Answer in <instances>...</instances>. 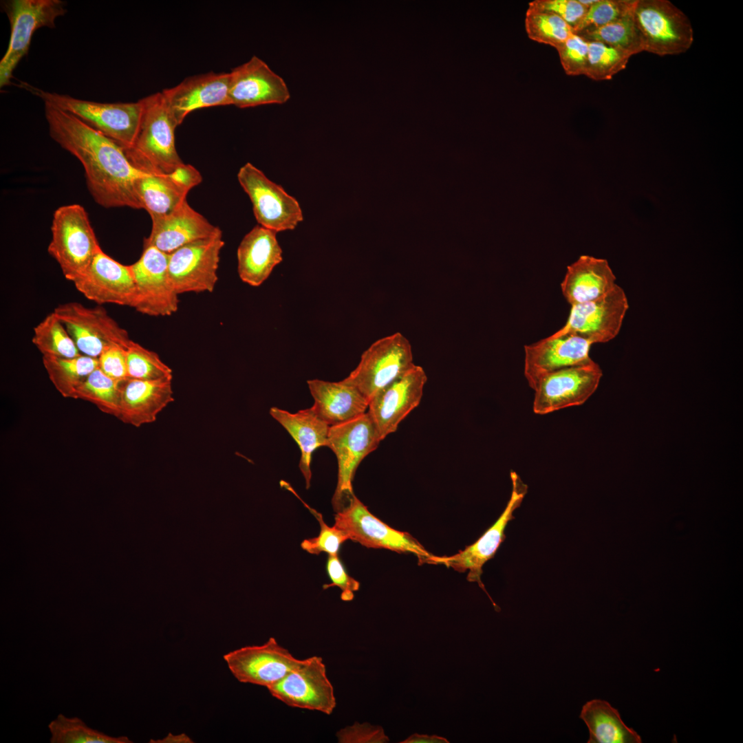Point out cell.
Returning a JSON list of instances; mask_svg holds the SVG:
<instances>
[{"label":"cell","mask_w":743,"mask_h":743,"mask_svg":"<svg viewBox=\"0 0 743 743\" xmlns=\"http://www.w3.org/2000/svg\"><path fill=\"white\" fill-rule=\"evenodd\" d=\"M326 570L331 583L324 584L323 590L334 586L338 587L341 590V599L342 601H352L354 598V592L360 588V583L348 574L338 554L328 555Z\"/></svg>","instance_id":"ee69618b"},{"label":"cell","mask_w":743,"mask_h":743,"mask_svg":"<svg viewBox=\"0 0 743 743\" xmlns=\"http://www.w3.org/2000/svg\"><path fill=\"white\" fill-rule=\"evenodd\" d=\"M128 378L138 380L171 379V369L154 352L131 340L125 347Z\"/></svg>","instance_id":"f35d334b"},{"label":"cell","mask_w":743,"mask_h":743,"mask_svg":"<svg viewBox=\"0 0 743 743\" xmlns=\"http://www.w3.org/2000/svg\"><path fill=\"white\" fill-rule=\"evenodd\" d=\"M307 383L314 399L311 407L330 427L352 420L368 409L369 400L355 386L343 380L312 379Z\"/></svg>","instance_id":"4316f807"},{"label":"cell","mask_w":743,"mask_h":743,"mask_svg":"<svg viewBox=\"0 0 743 743\" xmlns=\"http://www.w3.org/2000/svg\"><path fill=\"white\" fill-rule=\"evenodd\" d=\"M341 743H384L389 741L381 726H372L369 723L356 722L336 733Z\"/></svg>","instance_id":"f6af8a7d"},{"label":"cell","mask_w":743,"mask_h":743,"mask_svg":"<svg viewBox=\"0 0 743 743\" xmlns=\"http://www.w3.org/2000/svg\"><path fill=\"white\" fill-rule=\"evenodd\" d=\"M229 78V73L209 72L190 76L162 90L166 106L177 125L195 110L230 105Z\"/></svg>","instance_id":"cb8c5ba5"},{"label":"cell","mask_w":743,"mask_h":743,"mask_svg":"<svg viewBox=\"0 0 743 743\" xmlns=\"http://www.w3.org/2000/svg\"><path fill=\"white\" fill-rule=\"evenodd\" d=\"M121 380L108 376L97 367L77 387L72 398L90 402L101 411L118 418Z\"/></svg>","instance_id":"836d02e7"},{"label":"cell","mask_w":743,"mask_h":743,"mask_svg":"<svg viewBox=\"0 0 743 743\" xmlns=\"http://www.w3.org/2000/svg\"><path fill=\"white\" fill-rule=\"evenodd\" d=\"M2 5L10 21V37L0 61L1 88L11 84L14 70L28 54L36 30L54 28L56 19L67 12L61 0H10Z\"/></svg>","instance_id":"52a82bcc"},{"label":"cell","mask_w":743,"mask_h":743,"mask_svg":"<svg viewBox=\"0 0 743 743\" xmlns=\"http://www.w3.org/2000/svg\"><path fill=\"white\" fill-rule=\"evenodd\" d=\"M285 704L330 715L336 706L334 687L321 657L313 656L267 689Z\"/></svg>","instance_id":"9a60e30c"},{"label":"cell","mask_w":743,"mask_h":743,"mask_svg":"<svg viewBox=\"0 0 743 743\" xmlns=\"http://www.w3.org/2000/svg\"><path fill=\"white\" fill-rule=\"evenodd\" d=\"M525 28L530 39L555 49L574 33L572 28L555 14L529 7Z\"/></svg>","instance_id":"8d00e7d4"},{"label":"cell","mask_w":743,"mask_h":743,"mask_svg":"<svg viewBox=\"0 0 743 743\" xmlns=\"http://www.w3.org/2000/svg\"><path fill=\"white\" fill-rule=\"evenodd\" d=\"M72 283L80 294L98 305L133 308L136 299V285L130 265L117 261L102 248L82 275Z\"/></svg>","instance_id":"d6986e66"},{"label":"cell","mask_w":743,"mask_h":743,"mask_svg":"<svg viewBox=\"0 0 743 743\" xmlns=\"http://www.w3.org/2000/svg\"><path fill=\"white\" fill-rule=\"evenodd\" d=\"M53 312L63 323L80 353L98 358L112 345L126 347L128 332L100 305L87 307L72 301L58 305Z\"/></svg>","instance_id":"30bf717a"},{"label":"cell","mask_w":743,"mask_h":743,"mask_svg":"<svg viewBox=\"0 0 743 743\" xmlns=\"http://www.w3.org/2000/svg\"><path fill=\"white\" fill-rule=\"evenodd\" d=\"M51 233L47 252L65 278L73 282L101 249L86 210L78 204L58 207L53 214Z\"/></svg>","instance_id":"277c9868"},{"label":"cell","mask_w":743,"mask_h":743,"mask_svg":"<svg viewBox=\"0 0 743 743\" xmlns=\"http://www.w3.org/2000/svg\"><path fill=\"white\" fill-rule=\"evenodd\" d=\"M202 181L200 173L184 163L170 173H145L137 188L141 208L151 217L166 214L186 200L189 191Z\"/></svg>","instance_id":"d4e9b609"},{"label":"cell","mask_w":743,"mask_h":743,"mask_svg":"<svg viewBox=\"0 0 743 743\" xmlns=\"http://www.w3.org/2000/svg\"><path fill=\"white\" fill-rule=\"evenodd\" d=\"M631 56L621 49L597 41H588L585 75L594 80H610L626 67Z\"/></svg>","instance_id":"74e56055"},{"label":"cell","mask_w":743,"mask_h":743,"mask_svg":"<svg viewBox=\"0 0 743 743\" xmlns=\"http://www.w3.org/2000/svg\"><path fill=\"white\" fill-rule=\"evenodd\" d=\"M565 72L570 76L585 75L588 41L574 33L556 48Z\"/></svg>","instance_id":"b9f144b4"},{"label":"cell","mask_w":743,"mask_h":743,"mask_svg":"<svg viewBox=\"0 0 743 743\" xmlns=\"http://www.w3.org/2000/svg\"><path fill=\"white\" fill-rule=\"evenodd\" d=\"M19 85L42 99L45 104L76 117L125 150L133 147L143 114L142 99L133 103H98L50 92L24 82Z\"/></svg>","instance_id":"7a4b0ae2"},{"label":"cell","mask_w":743,"mask_h":743,"mask_svg":"<svg viewBox=\"0 0 743 743\" xmlns=\"http://www.w3.org/2000/svg\"><path fill=\"white\" fill-rule=\"evenodd\" d=\"M98 360V367L108 376L118 380L128 378L125 347L110 345L102 352Z\"/></svg>","instance_id":"bcb514c9"},{"label":"cell","mask_w":743,"mask_h":743,"mask_svg":"<svg viewBox=\"0 0 743 743\" xmlns=\"http://www.w3.org/2000/svg\"><path fill=\"white\" fill-rule=\"evenodd\" d=\"M579 717L589 729L588 743L642 742L640 735L623 722L618 710L605 700L588 701Z\"/></svg>","instance_id":"4dcf8cb0"},{"label":"cell","mask_w":743,"mask_h":743,"mask_svg":"<svg viewBox=\"0 0 743 743\" xmlns=\"http://www.w3.org/2000/svg\"><path fill=\"white\" fill-rule=\"evenodd\" d=\"M633 18L644 51L659 56L687 52L693 41L691 23L667 0H636Z\"/></svg>","instance_id":"8992f818"},{"label":"cell","mask_w":743,"mask_h":743,"mask_svg":"<svg viewBox=\"0 0 743 743\" xmlns=\"http://www.w3.org/2000/svg\"><path fill=\"white\" fill-rule=\"evenodd\" d=\"M229 76L230 102L237 107L281 105L290 98L284 80L256 56L233 68Z\"/></svg>","instance_id":"44dd1931"},{"label":"cell","mask_w":743,"mask_h":743,"mask_svg":"<svg viewBox=\"0 0 743 743\" xmlns=\"http://www.w3.org/2000/svg\"><path fill=\"white\" fill-rule=\"evenodd\" d=\"M628 308L624 290L616 284L595 300L571 306L565 325L553 334H573L592 344L609 342L618 334Z\"/></svg>","instance_id":"2e32d148"},{"label":"cell","mask_w":743,"mask_h":743,"mask_svg":"<svg viewBox=\"0 0 743 743\" xmlns=\"http://www.w3.org/2000/svg\"><path fill=\"white\" fill-rule=\"evenodd\" d=\"M237 179L250 199L260 226L277 233L294 230L303 221L298 201L251 163L239 169Z\"/></svg>","instance_id":"7c38bea8"},{"label":"cell","mask_w":743,"mask_h":743,"mask_svg":"<svg viewBox=\"0 0 743 743\" xmlns=\"http://www.w3.org/2000/svg\"><path fill=\"white\" fill-rule=\"evenodd\" d=\"M51 743H129L126 736L112 737L89 727L81 719L59 714L48 725Z\"/></svg>","instance_id":"d590c367"},{"label":"cell","mask_w":743,"mask_h":743,"mask_svg":"<svg viewBox=\"0 0 743 743\" xmlns=\"http://www.w3.org/2000/svg\"><path fill=\"white\" fill-rule=\"evenodd\" d=\"M191 740L184 734L173 736L170 733L162 740H158V741L151 740L149 742H192Z\"/></svg>","instance_id":"c3c4849f"},{"label":"cell","mask_w":743,"mask_h":743,"mask_svg":"<svg viewBox=\"0 0 743 743\" xmlns=\"http://www.w3.org/2000/svg\"><path fill=\"white\" fill-rule=\"evenodd\" d=\"M592 343L573 334H552L524 345V376L532 389L543 376L566 367L585 363L592 358Z\"/></svg>","instance_id":"7402d4cb"},{"label":"cell","mask_w":743,"mask_h":743,"mask_svg":"<svg viewBox=\"0 0 743 743\" xmlns=\"http://www.w3.org/2000/svg\"><path fill=\"white\" fill-rule=\"evenodd\" d=\"M304 504L319 521L320 532L317 537L304 539L301 543V548L312 554L321 552L327 553L328 555L338 554L341 545L349 540L347 537L334 526H329L321 513Z\"/></svg>","instance_id":"60d3db41"},{"label":"cell","mask_w":743,"mask_h":743,"mask_svg":"<svg viewBox=\"0 0 743 743\" xmlns=\"http://www.w3.org/2000/svg\"><path fill=\"white\" fill-rule=\"evenodd\" d=\"M169 254L144 246L139 259L130 265L136 285L133 308L151 316H170L178 308V294L168 271Z\"/></svg>","instance_id":"e0dca14e"},{"label":"cell","mask_w":743,"mask_h":743,"mask_svg":"<svg viewBox=\"0 0 743 743\" xmlns=\"http://www.w3.org/2000/svg\"><path fill=\"white\" fill-rule=\"evenodd\" d=\"M269 413L297 443L301 451L299 466L305 479L306 488H309L312 478V454L317 448L327 446L330 426L312 407L290 413L273 407Z\"/></svg>","instance_id":"f546056e"},{"label":"cell","mask_w":743,"mask_h":743,"mask_svg":"<svg viewBox=\"0 0 743 743\" xmlns=\"http://www.w3.org/2000/svg\"><path fill=\"white\" fill-rule=\"evenodd\" d=\"M382 440L368 412L330 427L327 446L338 461V481L332 499L336 513L345 507L354 495L352 480L359 464Z\"/></svg>","instance_id":"5b68a950"},{"label":"cell","mask_w":743,"mask_h":743,"mask_svg":"<svg viewBox=\"0 0 743 743\" xmlns=\"http://www.w3.org/2000/svg\"><path fill=\"white\" fill-rule=\"evenodd\" d=\"M529 8L552 12L564 20L573 30L583 19L588 8L579 0H535Z\"/></svg>","instance_id":"7bdbcfd3"},{"label":"cell","mask_w":743,"mask_h":743,"mask_svg":"<svg viewBox=\"0 0 743 743\" xmlns=\"http://www.w3.org/2000/svg\"><path fill=\"white\" fill-rule=\"evenodd\" d=\"M334 526L349 540L367 548L412 553L423 563H429L433 556L413 536L392 528L374 516L355 495L336 513Z\"/></svg>","instance_id":"9c48e42d"},{"label":"cell","mask_w":743,"mask_h":743,"mask_svg":"<svg viewBox=\"0 0 743 743\" xmlns=\"http://www.w3.org/2000/svg\"><path fill=\"white\" fill-rule=\"evenodd\" d=\"M415 365L412 347L401 333L380 338L361 355L357 367L343 379L369 400Z\"/></svg>","instance_id":"ba28073f"},{"label":"cell","mask_w":743,"mask_h":743,"mask_svg":"<svg viewBox=\"0 0 743 743\" xmlns=\"http://www.w3.org/2000/svg\"><path fill=\"white\" fill-rule=\"evenodd\" d=\"M144 109L133 147L125 150L131 162L147 173L166 174L184 162L177 154L175 130L178 126L162 91L142 98Z\"/></svg>","instance_id":"3957f363"},{"label":"cell","mask_w":743,"mask_h":743,"mask_svg":"<svg viewBox=\"0 0 743 743\" xmlns=\"http://www.w3.org/2000/svg\"><path fill=\"white\" fill-rule=\"evenodd\" d=\"M43 364L57 391L72 398L77 387L97 367L98 358L80 355L72 358L43 356Z\"/></svg>","instance_id":"1f68e13d"},{"label":"cell","mask_w":743,"mask_h":743,"mask_svg":"<svg viewBox=\"0 0 743 743\" xmlns=\"http://www.w3.org/2000/svg\"><path fill=\"white\" fill-rule=\"evenodd\" d=\"M588 41H597L621 49L631 56L644 51L633 13L601 27L577 34Z\"/></svg>","instance_id":"e575fe53"},{"label":"cell","mask_w":743,"mask_h":743,"mask_svg":"<svg viewBox=\"0 0 743 743\" xmlns=\"http://www.w3.org/2000/svg\"><path fill=\"white\" fill-rule=\"evenodd\" d=\"M32 342L43 356L72 358L81 355L66 327L53 311L34 327Z\"/></svg>","instance_id":"d6a6232c"},{"label":"cell","mask_w":743,"mask_h":743,"mask_svg":"<svg viewBox=\"0 0 743 743\" xmlns=\"http://www.w3.org/2000/svg\"><path fill=\"white\" fill-rule=\"evenodd\" d=\"M151 218V230L144 240V246H153L166 254L220 230L195 211L186 200L169 213Z\"/></svg>","instance_id":"603a6c76"},{"label":"cell","mask_w":743,"mask_h":743,"mask_svg":"<svg viewBox=\"0 0 743 743\" xmlns=\"http://www.w3.org/2000/svg\"><path fill=\"white\" fill-rule=\"evenodd\" d=\"M222 232L187 244L169 254L168 271L178 294L213 291L218 280Z\"/></svg>","instance_id":"5bb4252c"},{"label":"cell","mask_w":743,"mask_h":743,"mask_svg":"<svg viewBox=\"0 0 743 743\" xmlns=\"http://www.w3.org/2000/svg\"><path fill=\"white\" fill-rule=\"evenodd\" d=\"M602 376L592 359L543 376L532 388L534 413L544 415L583 405L596 390Z\"/></svg>","instance_id":"4fadbf2b"},{"label":"cell","mask_w":743,"mask_h":743,"mask_svg":"<svg viewBox=\"0 0 743 743\" xmlns=\"http://www.w3.org/2000/svg\"><path fill=\"white\" fill-rule=\"evenodd\" d=\"M117 418L134 427L153 422L158 413L174 400L171 379L121 380Z\"/></svg>","instance_id":"484cf974"},{"label":"cell","mask_w":743,"mask_h":743,"mask_svg":"<svg viewBox=\"0 0 743 743\" xmlns=\"http://www.w3.org/2000/svg\"><path fill=\"white\" fill-rule=\"evenodd\" d=\"M229 670L240 682L267 689L298 667L303 659L294 657L270 637L260 645L244 646L224 655Z\"/></svg>","instance_id":"ac0fdd59"},{"label":"cell","mask_w":743,"mask_h":743,"mask_svg":"<svg viewBox=\"0 0 743 743\" xmlns=\"http://www.w3.org/2000/svg\"><path fill=\"white\" fill-rule=\"evenodd\" d=\"M427 380L424 369L415 365L371 398L367 412L383 440L419 405Z\"/></svg>","instance_id":"ffe728a7"},{"label":"cell","mask_w":743,"mask_h":743,"mask_svg":"<svg viewBox=\"0 0 743 743\" xmlns=\"http://www.w3.org/2000/svg\"><path fill=\"white\" fill-rule=\"evenodd\" d=\"M277 233L255 226L241 241L237 248L239 278L251 286H259L283 259Z\"/></svg>","instance_id":"83f0119b"},{"label":"cell","mask_w":743,"mask_h":743,"mask_svg":"<svg viewBox=\"0 0 743 743\" xmlns=\"http://www.w3.org/2000/svg\"><path fill=\"white\" fill-rule=\"evenodd\" d=\"M615 281L616 277L606 259L581 255L567 267L561 289L572 306L603 296L616 286Z\"/></svg>","instance_id":"f1b7e54d"},{"label":"cell","mask_w":743,"mask_h":743,"mask_svg":"<svg viewBox=\"0 0 743 743\" xmlns=\"http://www.w3.org/2000/svg\"><path fill=\"white\" fill-rule=\"evenodd\" d=\"M447 739L437 735L413 733L400 743H449Z\"/></svg>","instance_id":"7dc6e473"},{"label":"cell","mask_w":743,"mask_h":743,"mask_svg":"<svg viewBox=\"0 0 743 743\" xmlns=\"http://www.w3.org/2000/svg\"><path fill=\"white\" fill-rule=\"evenodd\" d=\"M45 115L50 137L82 164L87 186L105 208L140 209L138 184L145 173L135 166L118 143L76 117L48 104Z\"/></svg>","instance_id":"6da1fadb"},{"label":"cell","mask_w":743,"mask_h":743,"mask_svg":"<svg viewBox=\"0 0 743 743\" xmlns=\"http://www.w3.org/2000/svg\"><path fill=\"white\" fill-rule=\"evenodd\" d=\"M510 478L511 495L504 510L497 521L477 541L466 546L464 550L449 557L433 555L429 562V564L444 565L460 572H465L468 570L467 580L478 583L488 595L496 611H499L500 609L486 592L482 582L481 576L483 573V566L493 558L500 545L506 539L505 528L508 523L515 519L513 513L520 506L527 493V485L522 482L515 471H511Z\"/></svg>","instance_id":"8fae6325"},{"label":"cell","mask_w":743,"mask_h":743,"mask_svg":"<svg viewBox=\"0 0 743 743\" xmlns=\"http://www.w3.org/2000/svg\"><path fill=\"white\" fill-rule=\"evenodd\" d=\"M636 0H597L574 30L575 34L595 29L633 13Z\"/></svg>","instance_id":"ab89813d"}]
</instances>
